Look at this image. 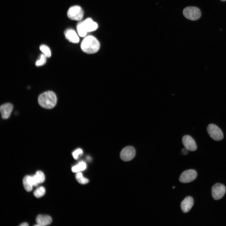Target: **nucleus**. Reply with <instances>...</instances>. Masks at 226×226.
<instances>
[{"mask_svg": "<svg viewBox=\"0 0 226 226\" xmlns=\"http://www.w3.org/2000/svg\"><path fill=\"white\" fill-rule=\"evenodd\" d=\"M23 182L24 188L27 191L29 192L32 191L33 186L28 182L26 176L23 178Z\"/></svg>", "mask_w": 226, "mask_h": 226, "instance_id": "4be33fe9", "label": "nucleus"}, {"mask_svg": "<svg viewBox=\"0 0 226 226\" xmlns=\"http://www.w3.org/2000/svg\"><path fill=\"white\" fill-rule=\"evenodd\" d=\"M47 57L43 54H41L39 58L35 62L36 66L39 67L45 64L46 62Z\"/></svg>", "mask_w": 226, "mask_h": 226, "instance_id": "412c9836", "label": "nucleus"}, {"mask_svg": "<svg viewBox=\"0 0 226 226\" xmlns=\"http://www.w3.org/2000/svg\"><path fill=\"white\" fill-rule=\"evenodd\" d=\"M83 153V151L82 149L81 148L77 149L73 152V156L75 159H78L79 155L82 154Z\"/></svg>", "mask_w": 226, "mask_h": 226, "instance_id": "5701e85b", "label": "nucleus"}, {"mask_svg": "<svg viewBox=\"0 0 226 226\" xmlns=\"http://www.w3.org/2000/svg\"><path fill=\"white\" fill-rule=\"evenodd\" d=\"M84 12L82 8L79 6L75 5L70 7L68 9L67 14L70 19L78 21L83 18Z\"/></svg>", "mask_w": 226, "mask_h": 226, "instance_id": "39448f33", "label": "nucleus"}, {"mask_svg": "<svg viewBox=\"0 0 226 226\" xmlns=\"http://www.w3.org/2000/svg\"><path fill=\"white\" fill-rule=\"evenodd\" d=\"M183 14L186 18L191 20H196L201 16V13L200 9L195 7H188L184 8Z\"/></svg>", "mask_w": 226, "mask_h": 226, "instance_id": "7ed1b4c3", "label": "nucleus"}, {"mask_svg": "<svg viewBox=\"0 0 226 226\" xmlns=\"http://www.w3.org/2000/svg\"><path fill=\"white\" fill-rule=\"evenodd\" d=\"M226 192V188L223 184L217 183L213 186L212 188V195L214 199L218 200L224 196Z\"/></svg>", "mask_w": 226, "mask_h": 226, "instance_id": "423d86ee", "label": "nucleus"}, {"mask_svg": "<svg viewBox=\"0 0 226 226\" xmlns=\"http://www.w3.org/2000/svg\"><path fill=\"white\" fill-rule=\"evenodd\" d=\"M77 30L78 35L80 36L83 37L86 35L87 31L83 24V22H80L77 24Z\"/></svg>", "mask_w": 226, "mask_h": 226, "instance_id": "dca6fc26", "label": "nucleus"}, {"mask_svg": "<svg viewBox=\"0 0 226 226\" xmlns=\"http://www.w3.org/2000/svg\"><path fill=\"white\" fill-rule=\"evenodd\" d=\"M136 155V150L132 146H128L123 148L120 154V158L124 161H128L132 159Z\"/></svg>", "mask_w": 226, "mask_h": 226, "instance_id": "0eeeda50", "label": "nucleus"}, {"mask_svg": "<svg viewBox=\"0 0 226 226\" xmlns=\"http://www.w3.org/2000/svg\"><path fill=\"white\" fill-rule=\"evenodd\" d=\"M87 32L95 30L98 27L97 24L90 18H88L83 22Z\"/></svg>", "mask_w": 226, "mask_h": 226, "instance_id": "4468645a", "label": "nucleus"}, {"mask_svg": "<svg viewBox=\"0 0 226 226\" xmlns=\"http://www.w3.org/2000/svg\"><path fill=\"white\" fill-rule=\"evenodd\" d=\"M65 37L70 42L78 43L79 41V38L75 31L71 29L66 30L64 32Z\"/></svg>", "mask_w": 226, "mask_h": 226, "instance_id": "9d476101", "label": "nucleus"}, {"mask_svg": "<svg viewBox=\"0 0 226 226\" xmlns=\"http://www.w3.org/2000/svg\"><path fill=\"white\" fill-rule=\"evenodd\" d=\"M75 178L77 181L80 184H85L88 183V179L84 177L80 172H78L75 175Z\"/></svg>", "mask_w": 226, "mask_h": 226, "instance_id": "6ab92c4d", "label": "nucleus"}, {"mask_svg": "<svg viewBox=\"0 0 226 226\" xmlns=\"http://www.w3.org/2000/svg\"><path fill=\"white\" fill-rule=\"evenodd\" d=\"M13 106L10 103H7L2 105L0 108V111L2 118H8L13 110Z\"/></svg>", "mask_w": 226, "mask_h": 226, "instance_id": "f8f14e48", "label": "nucleus"}, {"mask_svg": "<svg viewBox=\"0 0 226 226\" xmlns=\"http://www.w3.org/2000/svg\"><path fill=\"white\" fill-rule=\"evenodd\" d=\"M37 224L35 226H46L50 224L52 222L51 217L48 215H39L36 219Z\"/></svg>", "mask_w": 226, "mask_h": 226, "instance_id": "ddd939ff", "label": "nucleus"}, {"mask_svg": "<svg viewBox=\"0 0 226 226\" xmlns=\"http://www.w3.org/2000/svg\"><path fill=\"white\" fill-rule=\"evenodd\" d=\"M173 189H174V188H175V187H174V186L173 187Z\"/></svg>", "mask_w": 226, "mask_h": 226, "instance_id": "bb28decb", "label": "nucleus"}, {"mask_svg": "<svg viewBox=\"0 0 226 226\" xmlns=\"http://www.w3.org/2000/svg\"><path fill=\"white\" fill-rule=\"evenodd\" d=\"M40 49L41 51L47 57H49L51 56V52L49 48L46 45H41L40 46Z\"/></svg>", "mask_w": 226, "mask_h": 226, "instance_id": "aec40b11", "label": "nucleus"}, {"mask_svg": "<svg viewBox=\"0 0 226 226\" xmlns=\"http://www.w3.org/2000/svg\"><path fill=\"white\" fill-rule=\"evenodd\" d=\"M86 167V164L83 161H81L78 164L73 166L72 168V171L74 173H78L84 170Z\"/></svg>", "mask_w": 226, "mask_h": 226, "instance_id": "2eb2a0df", "label": "nucleus"}, {"mask_svg": "<svg viewBox=\"0 0 226 226\" xmlns=\"http://www.w3.org/2000/svg\"><path fill=\"white\" fill-rule=\"evenodd\" d=\"M21 226H28V224L27 223L24 222L21 223L20 225Z\"/></svg>", "mask_w": 226, "mask_h": 226, "instance_id": "393cba45", "label": "nucleus"}, {"mask_svg": "<svg viewBox=\"0 0 226 226\" xmlns=\"http://www.w3.org/2000/svg\"><path fill=\"white\" fill-rule=\"evenodd\" d=\"M100 46L99 42L94 36L89 35L83 40L81 44V48L84 53L92 54L97 52Z\"/></svg>", "mask_w": 226, "mask_h": 226, "instance_id": "f257e3e1", "label": "nucleus"}, {"mask_svg": "<svg viewBox=\"0 0 226 226\" xmlns=\"http://www.w3.org/2000/svg\"><path fill=\"white\" fill-rule=\"evenodd\" d=\"M188 150L185 148H182L181 151L184 155H186L188 153Z\"/></svg>", "mask_w": 226, "mask_h": 226, "instance_id": "b1692460", "label": "nucleus"}, {"mask_svg": "<svg viewBox=\"0 0 226 226\" xmlns=\"http://www.w3.org/2000/svg\"><path fill=\"white\" fill-rule=\"evenodd\" d=\"M193 204V199L191 197L188 196L186 197L180 204L181 208L183 212L187 213L189 212Z\"/></svg>", "mask_w": 226, "mask_h": 226, "instance_id": "9b49d317", "label": "nucleus"}, {"mask_svg": "<svg viewBox=\"0 0 226 226\" xmlns=\"http://www.w3.org/2000/svg\"><path fill=\"white\" fill-rule=\"evenodd\" d=\"M38 102L42 107L50 109L53 108L56 105L57 97L53 92L48 91L43 93L39 96Z\"/></svg>", "mask_w": 226, "mask_h": 226, "instance_id": "f03ea898", "label": "nucleus"}, {"mask_svg": "<svg viewBox=\"0 0 226 226\" xmlns=\"http://www.w3.org/2000/svg\"><path fill=\"white\" fill-rule=\"evenodd\" d=\"M34 178L39 184L43 182L45 180V176L43 173L41 171H37L34 175Z\"/></svg>", "mask_w": 226, "mask_h": 226, "instance_id": "f3484780", "label": "nucleus"}, {"mask_svg": "<svg viewBox=\"0 0 226 226\" xmlns=\"http://www.w3.org/2000/svg\"><path fill=\"white\" fill-rule=\"evenodd\" d=\"M46 192L45 188L43 186H40L36 189L34 192V196L37 198H40L43 196Z\"/></svg>", "mask_w": 226, "mask_h": 226, "instance_id": "a211bd4d", "label": "nucleus"}, {"mask_svg": "<svg viewBox=\"0 0 226 226\" xmlns=\"http://www.w3.org/2000/svg\"><path fill=\"white\" fill-rule=\"evenodd\" d=\"M183 145L187 149L190 151H196L197 148L196 143L194 139L190 136H184L182 140Z\"/></svg>", "mask_w": 226, "mask_h": 226, "instance_id": "1a4fd4ad", "label": "nucleus"}, {"mask_svg": "<svg viewBox=\"0 0 226 226\" xmlns=\"http://www.w3.org/2000/svg\"><path fill=\"white\" fill-rule=\"evenodd\" d=\"M197 176L196 171L193 169L186 170L183 172L181 174L179 181L182 183L190 182L195 180Z\"/></svg>", "mask_w": 226, "mask_h": 226, "instance_id": "6e6552de", "label": "nucleus"}, {"mask_svg": "<svg viewBox=\"0 0 226 226\" xmlns=\"http://www.w3.org/2000/svg\"><path fill=\"white\" fill-rule=\"evenodd\" d=\"M207 131L210 137L215 141H221L223 138V132L218 127L214 124H209L207 126Z\"/></svg>", "mask_w": 226, "mask_h": 226, "instance_id": "20e7f679", "label": "nucleus"}, {"mask_svg": "<svg viewBox=\"0 0 226 226\" xmlns=\"http://www.w3.org/2000/svg\"><path fill=\"white\" fill-rule=\"evenodd\" d=\"M221 0V1H225L226 0Z\"/></svg>", "mask_w": 226, "mask_h": 226, "instance_id": "a878e982", "label": "nucleus"}]
</instances>
